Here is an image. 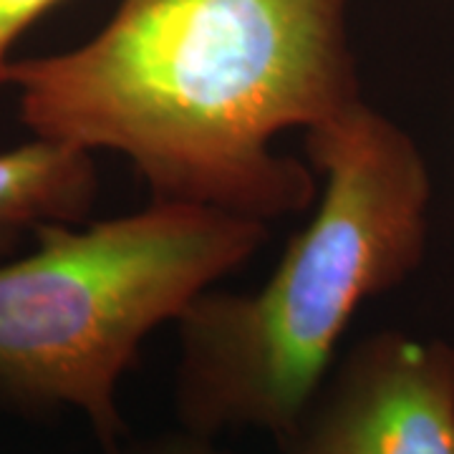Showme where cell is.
<instances>
[{
  "label": "cell",
  "instance_id": "obj_1",
  "mask_svg": "<svg viewBox=\"0 0 454 454\" xmlns=\"http://www.w3.org/2000/svg\"><path fill=\"white\" fill-rule=\"evenodd\" d=\"M351 0H121L76 49L16 59L8 86L38 139L114 152L152 202L258 223L313 207L318 177L278 154L361 101Z\"/></svg>",
  "mask_w": 454,
  "mask_h": 454
},
{
  "label": "cell",
  "instance_id": "obj_2",
  "mask_svg": "<svg viewBox=\"0 0 454 454\" xmlns=\"http://www.w3.org/2000/svg\"><path fill=\"white\" fill-rule=\"evenodd\" d=\"M316 207L273 273L245 293L205 291L177 321L182 427L291 434L333 369L358 309L424 258L432 175L422 149L364 98L306 131Z\"/></svg>",
  "mask_w": 454,
  "mask_h": 454
},
{
  "label": "cell",
  "instance_id": "obj_3",
  "mask_svg": "<svg viewBox=\"0 0 454 454\" xmlns=\"http://www.w3.org/2000/svg\"><path fill=\"white\" fill-rule=\"evenodd\" d=\"M33 235V253L0 265V391L23 404L79 409L116 450L119 381L142 343L253 258L268 225L152 202Z\"/></svg>",
  "mask_w": 454,
  "mask_h": 454
},
{
  "label": "cell",
  "instance_id": "obj_4",
  "mask_svg": "<svg viewBox=\"0 0 454 454\" xmlns=\"http://www.w3.org/2000/svg\"><path fill=\"white\" fill-rule=\"evenodd\" d=\"M283 454H454V348L381 331L313 394Z\"/></svg>",
  "mask_w": 454,
  "mask_h": 454
},
{
  "label": "cell",
  "instance_id": "obj_5",
  "mask_svg": "<svg viewBox=\"0 0 454 454\" xmlns=\"http://www.w3.org/2000/svg\"><path fill=\"white\" fill-rule=\"evenodd\" d=\"M98 195L94 154L33 137L0 152V253L51 223H86Z\"/></svg>",
  "mask_w": 454,
  "mask_h": 454
},
{
  "label": "cell",
  "instance_id": "obj_6",
  "mask_svg": "<svg viewBox=\"0 0 454 454\" xmlns=\"http://www.w3.org/2000/svg\"><path fill=\"white\" fill-rule=\"evenodd\" d=\"M61 0H0V89L8 86L13 66V49L20 35Z\"/></svg>",
  "mask_w": 454,
  "mask_h": 454
},
{
  "label": "cell",
  "instance_id": "obj_7",
  "mask_svg": "<svg viewBox=\"0 0 454 454\" xmlns=\"http://www.w3.org/2000/svg\"><path fill=\"white\" fill-rule=\"evenodd\" d=\"M131 454H225L220 452L212 437L205 434H197L190 429H182V432H172V434H164V437L152 439L142 447H137Z\"/></svg>",
  "mask_w": 454,
  "mask_h": 454
}]
</instances>
